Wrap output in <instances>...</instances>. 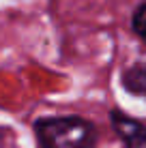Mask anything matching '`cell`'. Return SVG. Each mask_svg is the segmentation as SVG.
Masks as SVG:
<instances>
[{"label": "cell", "instance_id": "6da1fadb", "mask_svg": "<svg viewBox=\"0 0 146 148\" xmlns=\"http://www.w3.org/2000/svg\"><path fill=\"white\" fill-rule=\"evenodd\" d=\"M34 133L43 148H95L97 129L80 116H52L34 122Z\"/></svg>", "mask_w": 146, "mask_h": 148}, {"label": "cell", "instance_id": "7a4b0ae2", "mask_svg": "<svg viewBox=\"0 0 146 148\" xmlns=\"http://www.w3.org/2000/svg\"><path fill=\"white\" fill-rule=\"evenodd\" d=\"M110 118H112L116 133L125 140L127 148H146V127L144 125H140L138 120L120 114L118 110H114L110 114Z\"/></svg>", "mask_w": 146, "mask_h": 148}, {"label": "cell", "instance_id": "3957f363", "mask_svg": "<svg viewBox=\"0 0 146 148\" xmlns=\"http://www.w3.org/2000/svg\"><path fill=\"white\" fill-rule=\"evenodd\" d=\"M123 86L129 90L131 95L146 97V62L133 64L125 71L123 75Z\"/></svg>", "mask_w": 146, "mask_h": 148}, {"label": "cell", "instance_id": "277c9868", "mask_svg": "<svg viewBox=\"0 0 146 148\" xmlns=\"http://www.w3.org/2000/svg\"><path fill=\"white\" fill-rule=\"evenodd\" d=\"M133 30L140 39L146 43V2L142 7H138V11L133 15Z\"/></svg>", "mask_w": 146, "mask_h": 148}, {"label": "cell", "instance_id": "5b68a950", "mask_svg": "<svg viewBox=\"0 0 146 148\" xmlns=\"http://www.w3.org/2000/svg\"><path fill=\"white\" fill-rule=\"evenodd\" d=\"M2 146H4V131L0 129V148H2Z\"/></svg>", "mask_w": 146, "mask_h": 148}]
</instances>
